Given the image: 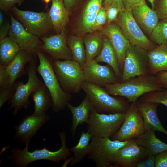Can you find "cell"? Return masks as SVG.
<instances>
[{
    "mask_svg": "<svg viewBox=\"0 0 167 167\" xmlns=\"http://www.w3.org/2000/svg\"><path fill=\"white\" fill-rule=\"evenodd\" d=\"M45 4H48L49 2L52 0H43Z\"/></svg>",
    "mask_w": 167,
    "mask_h": 167,
    "instance_id": "obj_51",
    "label": "cell"
},
{
    "mask_svg": "<svg viewBox=\"0 0 167 167\" xmlns=\"http://www.w3.org/2000/svg\"><path fill=\"white\" fill-rule=\"evenodd\" d=\"M135 139L138 144L147 150L150 155L156 156L167 151V144L156 137L154 131H146Z\"/></svg>",
    "mask_w": 167,
    "mask_h": 167,
    "instance_id": "obj_25",
    "label": "cell"
},
{
    "mask_svg": "<svg viewBox=\"0 0 167 167\" xmlns=\"http://www.w3.org/2000/svg\"><path fill=\"white\" fill-rule=\"evenodd\" d=\"M154 10L159 20L167 19V0H158Z\"/></svg>",
    "mask_w": 167,
    "mask_h": 167,
    "instance_id": "obj_39",
    "label": "cell"
},
{
    "mask_svg": "<svg viewBox=\"0 0 167 167\" xmlns=\"http://www.w3.org/2000/svg\"><path fill=\"white\" fill-rule=\"evenodd\" d=\"M144 1L145 0H123L125 10H127L130 9L133 5Z\"/></svg>",
    "mask_w": 167,
    "mask_h": 167,
    "instance_id": "obj_46",
    "label": "cell"
},
{
    "mask_svg": "<svg viewBox=\"0 0 167 167\" xmlns=\"http://www.w3.org/2000/svg\"><path fill=\"white\" fill-rule=\"evenodd\" d=\"M65 30L64 29L60 33L40 38L43 43L40 50L48 54L54 60H73L67 44Z\"/></svg>",
    "mask_w": 167,
    "mask_h": 167,
    "instance_id": "obj_16",
    "label": "cell"
},
{
    "mask_svg": "<svg viewBox=\"0 0 167 167\" xmlns=\"http://www.w3.org/2000/svg\"><path fill=\"white\" fill-rule=\"evenodd\" d=\"M39 64L36 70L42 77L52 99V108L58 112L67 107L71 99V94L65 92L62 88L54 71L52 57L45 53L38 50L36 52Z\"/></svg>",
    "mask_w": 167,
    "mask_h": 167,
    "instance_id": "obj_2",
    "label": "cell"
},
{
    "mask_svg": "<svg viewBox=\"0 0 167 167\" xmlns=\"http://www.w3.org/2000/svg\"><path fill=\"white\" fill-rule=\"evenodd\" d=\"M16 19L28 31L40 38L52 35L54 30L49 9L44 12L23 11L14 6L11 10Z\"/></svg>",
    "mask_w": 167,
    "mask_h": 167,
    "instance_id": "obj_7",
    "label": "cell"
},
{
    "mask_svg": "<svg viewBox=\"0 0 167 167\" xmlns=\"http://www.w3.org/2000/svg\"><path fill=\"white\" fill-rule=\"evenodd\" d=\"M98 12L88 13L82 15L79 28L82 33L93 32L92 28Z\"/></svg>",
    "mask_w": 167,
    "mask_h": 167,
    "instance_id": "obj_34",
    "label": "cell"
},
{
    "mask_svg": "<svg viewBox=\"0 0 167 167\" xmlns=\"http://www.w3.org/2000/svg\"><path fill=\"white\" fill-rule=\"evenodd\" d=\"M6 68V66L0 64V89L11 86Z\"/></svg>",
    "mask_w": 167,
    "mask_h": 167,
    "instance_id": "obj_40",
    "label": "cell"
},
{
    "mask_svg": "<svg viewBox=\"0 0 167 167\" xmlns=\"http://www.w3.org/2000/svg\"><path fill=\"white\" fill-rule=\"evenodd\" d=\"M35 56L27 51L20 49L12 61L6 66V70L10 76L11 85L23 75L27 74L24 69L25 65L35 60Z\"/></svg>",
    "mask_w": 167,
    "mask_h": 167,
    "instance_id": "obj_21",
    "label": "cell"
},
{
    "mask_svg": "<svg viewBox=\"0 0 167 167\" xmlns=\"http://www.w3.org/2000/svg\"><path fill=\"white\" fill-rule=\"evenodd\" d=\"M114 22L119 26L130 44L147 51L157 46L147 37L138 26L132 16L131 8L120 11Z\"/></svg>",
    "mask_w": 167,
    "mask_h": 167,
    "instance_id": "obj_9",
    "label": "cell"
},
{
    "mask_svg": "<svg viewBox=\"0 0 167 167\" xmlns=\"http://www.w3.org/2000/svg\"><path fill=\"white\" fill-rule=\"evenodd\" d=\"M150 74L167 71V44L158 45L148 51Z\"/></svg>",
    "mask_w": 167,
    "mask_h": 167,
    "instance_id": "obj_24",
    "label": "cell"
},
{
    "mask_svg": "<svg viewBox=\"0 0 167 167\" xmlns=\"http://www.w3.org/2000/svg\"><path fill=\"white\" fill-rule=\"evenodd\" d=\"M149 155L146 149L138 144L135 139H132L116 152L113 164L114 167H135Z\"/></svg>",
    "mask_w": 167,
    "mask_h": 167,
    "instance_id": "obj_14",
    "label": "cell"
},
{
    "mask_svg": "<svg viewBox=\"0 0 167 167\" xmlns=\"http://www.w3.org/2000/svg\"><path fill=\"white\" fill-rule=\"evenodd\" d=\"M36 61L35 60L29 62L27 67L28 79L26 83L18 81L15 83V91L9 101L10 106L9 108V109H14L13 115L14 116L22 108H28L30 104L28 101L29 96L44 84L36 75Z\"/></svg>",
    "mask_w": 167,
    "mask_h": 167,
    "instance_id": "obj_6",
    "label": "cell"
},
{
    "mask_svg": "<svg viewBox=\"0 0 167 167\" xmlns=\"http://www.w3.org/2000/svg\"><path fill=\"white\" fill-rule=\"evenodd\" d=\"M4 16L2 11H0V26L4 24Z\"/></svg>",
    "mask_w": 167,
    "mask_h": 167,
    "instance_id": "obj_49",
    "label": "cell"
},
{
    "mask_svg": "<svg viewBox=\"0 0 167 167\" xmlns=\"http://www.w3.org/2000/svg\"><path fill=\"white\" fill-rule=\"evenodd\" d=\"M129 140L120 141L111 140L109 137H92L87 157L94 161L97 167H113L112 164L115 153Z\"/></svg>",
    "mask_w": 167,
    "mask_h": 167,
    "instance_id": "obj_10",
    "label": "cell"
},
{
    "mask_svg": "<svg viewBox=\"0 0 167 167\" xmlns=\"http://www.w3.org/2000/svg\"><path fill=\"white\" fill-rule=\"evenodd\" d=\"M104 6L106 7V9L107 24L114 22L121 11L118 6L114 2H111Z\"/></svg>",
    "mask_w": 167,
    "mask_h": 167,
    "instance_id": "obj_36",
    "label": "cell"
},
{
    "mask_svg": "<svg viewBox=\"0 0 167 167\" xmlns=\"http://www.w3.org/2000/svg\"><path fill=\"white\" fill-rule=\"evenodd\" d=\"M82 89L94 109L98 113H125L129 106L127 100L111 96L104 88L97 84L84 81Z\"/></svg>",
    "mask_w": 167,
    "mask_h": 167,
    "instance_id": "obj_4",
    "label": "cell"
},
{
    "mask_svg": "<svg viewBox=\"0 0 167 167\" xmlns=\"http://www.w3.org/2000/svg\"><path fill=\"white\" fill-rule=\"evenodd\" d=\"M145 131L142 115L135 102H131L125 113L123 123L111 140L124 141L135 139Z\"/></svg>",
    "mask_w": 167,
    "mask_h": 167,
    "instance_id": "obj_12",
    "label": "cell"
},
{
    "mask_svg": "<svg viewBox=\"0 0 167 167\" xmlns=\"http://www.w3.org/2000/svg\"><path fill=\"white\" fill-rule=\"evenodd\" d=\"M99 30L109 38L117 54L119 68L122 73L126 49L130 43L114 22L106 24Z\"/></svg>",
    "mask_w": 167,
    "mask_h": 167,
    "instance_id": "obj_19",
    "label": "cell"
},
{
    "mask_svg": "<svg viewBox=\"0 0 167 167\" xmlns=\"http://www.w3.org/2000/svg\"><path fill=\"white\" fill-rule=\"evenodd\" d=\"M156 156L149 155L139 162L136 167H155Z\"/></svg>",
    "mask_w": 167,
    "mask_h": 167,
    "instance_id": "obj_43",
    "label": "cell"
},
{
    "mask_svg": "<svg viewBox=\"0 0 167 167\" xmlns=\"http://www.w3.org/2000/svg\"><path fill=\"white\" fill-rule=\"evenodd\" d=\"M111 2H114L118 6L121 11H125L123 6V0H104L103 5L105 6Z\"/></svg>",
    "mask_w": 167,
    "mask_h": 167,
    "instance_id": "obj_47",
    "label": "cell"
},
{
    "mask_svg": "<svg viewBox=\"0 0 167 167\" xmlns=\"http://www.w3.org/2000/svg\"><path fill=\"white\" fill-rule=\"evenodd\" d=\"M50 119V117L46 114L40 116L32 114L24 117L20 123L15 127L16 131L14 139L21 143H30V139Z\"/></svg>",
    "mask_w": 167,
    "mask_h": 167,
    "instance_id": "obj_17",
    "label": "cell"
},
{
    "mask_svg": "<svg viewBox=\"0 0 167 167\" xmlns=\"http://www.w3.org/2000/svg\"><path fill=\"white\" fill-rule=\"evenodd\" d=\"M11 24L6 23L0 26V40L6 37L9 34Z\"/></svg>",
    "mask_w": 167,
    "mask_h": 167,
    "instance_id": "obj_45",
    "label": "cell"
},
{
    "mask_svg": "<svg viewBox=\"0 0 167 167\" xmlns=\"http://www.w3.org/2000/svg\"><path fill=\"white\" fill-rule=\"evenodd\" d=\"M104 35L100 30L85 36L83 39L85 46L86 62L94 59L101 51Z\"/></svg>",
    "mask_w": 167,
    "mask_h": 167,
    "instance_id": "obj_28",
    "label": "cell"
},
{
    "mask_svg": "<svg viewBox=\"0 0 167 167\" xmlns=\"http://www.w3.org/2000/svg\"><path fill=\"white\" fill-rule=\"evenodd\" d=\"M20 50L17 44L9 36L0 40V64L8 65Z\"/></svg>",
    "mask_w": 167,
    "mask_h": 167,
    "instance_id": "obj_30",
    "label": "cell"
},
{
    "mask_svg": "<svg viewBox=\"0 0 167 167\" xmlns=\"http://www.w3.org/2000/svg\"><path fill=\"white\" fill-rule=\"evenodd\" d=\"M125 113H116L106 114L94 109L87 124L92 137H112L118 131L125 119Z\"/></svg>",
    "mask_w": 167,
    "mask_h": 167,
    "instance_id": "obj_8",
    "label": "cell"
},
{
    "mask_svg": "<svg viewBox=\"0 0 167 167\" xmlns=\"http://www.w3.org/2000/svg\"><path fill=\"white\" fill-rule=\"evenodd\" d=\"M131 9L138 26L146 36H149L159 20L155 11L150 8L145 1L133 5Z\"/></svg>",
    "mask_w": 167,
    "mask_h": 167,
    "instance_id": "obj_18",
    "label": "cell"
},
{
    "mask_svg": "<svg viewBox=\"0 0 167 167\" xmlns=\"http://www.w3.org/2000/svg\"><path fill=\"white\" fill-rule=\"evenodd\" d=\"M67 107L72 114V124L71 130L74 136L79 125L84 122L87 123L94 109L86 96L79 106L75 107L69 103Z\"/></svg>",
    "mask_w": 167,
    "mask_h": 167,
    "instance_id": "obj_22",
    "label": "cell"
},
{
    "mask_svg": "<svg viewBox=\"0 0 167 167\" xmlns=\"http://www.w3.org/2000/svg\"><path fill=\"white\" fill-rule=\"evenodd\" d=\"M95 59L98 62L107 63L113 69L121 81L122 72L119 68L117 54L110 40L105 35H104L102 50Z\"/></svg>",
    "mask_w": 167,
    "mask_h": 167,
    "instance_id": "obj_26",
    "label": "cell"
},
{
    "mask_svg": "<svg viewBox=\"0 0 167 167\" xmlns=\"http://www.w3.org/2000/svg\"><path fill=\"white\" fill-rule=\"evenodd\" d=\"M24 0H0V9L6 12L11 11L16 4L20 5Z\"/></svg>",
    "mask_w": 167,
    "mask_h": 167,
    "instance_id": "obj_41",
    "label": "cell"
},
{
    "mask_svg": "<svg viewBox=\"0 0 167 167\" xmlns=\"http://www.w3.org/2000/svg\"><path fill=\"white\" fill-rule=\"evenodd\" d=\"M66 9L70 11L75 4L76 0H63Z\"/></svg>",
    "mask_w": 167,
    "mask_h": 167,
    "instance_id": "obj_48",
    "label": "cell"
},
{
    "mask_svg": "<svg viewBox=\"0 0 167 167\" xmlns=\"http://www.w3.org/2000/svg\"><path fill=\"white\" fill-rule=\"evenodd\" d=\"M135 103L143 118L146 131H157L167 135V131L162 125L157 114V110L159 104L142 102L138 100Z\"/></svg>",
    "mask_w": 167,
    "mask_h": 167,
    "instance_id": "obj_20",
    "label": "cell"
},
{
    "mask_svg": "<svg viewBox=\"0 0 167 167\" xmlns=\"http://www.w3.org/2000/svg\"><path fill=\"white\" fill-rule=\"evenodd\" d=\"M157 82L163 88L167 90V71H162L155 75Z\"/></svg>",
    "mask_w": 167,
    "mask_h": 167,
    "instance_id": "obj_44",
    "label": "cell"
},
{
    "mask_svg": "<svg viewBox=\"0 0 167 167\" xmlns=\"http://www.w3.org/2000/svg\"><path fill=\"white\" fill-rule=\"evenodd\" d=\"M53 68L60 84L67 93L75 94L85 81L82 66L73 60H54Z\"/></svg>",
    "mask_w": 167,
    "mask_h": 167,
    "instance_id": "obj_5",
    "label": "cell"
},
{
    "mask_svg": "<svg viewBox=\"0 0 167 167\" xmlns=\"http://www.w3.org/2000/svg\"><path fill=\"white\" fill-rule=\"evenodd\" d=\"M149 38L158 45L167 44V19H160Z\"/></svg>",
    "mask_w": 167,
    "mask_h": 167,
    "instance_id": "obj_32",
    "label": "cell"
},
{
    "mask_svg": "<svg viewBox=\"0 0 167 167\" xmlns=\"http://www.w3.org/2000/svg\"><path fill=\"white\" fill-rule=\"evenodd\" d=\"M92 137V135L89 131H88L86 132L82 131L77 145L69 149L71 152L73 153V156L70 163L71 166L79 163L88 155L90 150V142Z\"/></svg>",
    "mask_w": 167,
    "mask_h": 167,
    "instance_id": "obj_29",
    "label": "cell"
},
{
    "mask_svg": "<svg viewBox=\"0 0 167 167\" xmlns=\"http://www.w3.org/2000/svg\"><path fill=\"white\" fill-rule=\"evenodd\" d=\"M148 51L130 43L127 49L120 82L150 74Z\"/></svg>",
    "mask_w": 167,
    "mask_h": 167,
    "instance_id": "obj_11",
    "label": "cell"
},
{
    "mask_svg": "<svg viewBox=\"0 0 167 167\" xmlns=\"http://www.w3.org/2000/svg\"><path fill=\"white\" fill-rule=\"evenodd\" d=\"M15 83L11 86L0 89V108L6 101L10 100L13 96L15 89Z\"/></svg>",
    "mask_w": 167,
    "mask_h": 167,
    "instance_id": "obj_38",
    "label": "cell"
},
{
    "mask_svg": "<svg viewBox=\"0 0 167 167\" xmlns=\"http://www.w3.org/2000/svg\"><path fill=\"white\" fill-rule=\"evenodd\" d=\"M49 14L54 30L57 33L61 32L69 21V11L66 8L63 0H52Z\"/></svg>",
    "mask_w": 167,
    "mask_h": 167,
    "instance_id": "obj_23",
    "label": "cell"
},
{
    "mask_svg": "<svg viewBox=\"0 0 167 167\" xmlns=\"http://www.w3.org/2000/svg\"><path fill=\"white\" fill-rule=\"evenodd\" d=\"M85 81L101 86L120 82L113 69L108 64L101 65L94 59L82 66Z\"/></svg>",
    "mask_w": 167,
    "mask_h": 167,
    "instance_id": "obj_15",
    "label": "cell"
},
{
    "mask_svg": "<svg viewBox=\"0 0 167 167\" xmlns=\"http://www.w3.org/2000/svg\"><path fill=\"white\" fill-rule=\"evenodd\" d=\"M156 167H167V151H165L156 156Z\"/></svg>",
    "mask_w": 167,
    "mask_h": 167,
    "instance_id": "obj_42",
    "label": "cell"
},
{
    "mask_svg": "<svg viewBox=\"0 0 167 167\" xmlns=\"http://www.w3.org/2000/svg\"><path fill=\"white\" fill-rule=\"evenodd\" d=\"M104 0H89L84 8L82 15L98 12L102 6Z\"/></svg>",
    "mask_w": 167,
    "mask_h": 167,
    "instance_id": "obj_37",
    "label": "cell"
},
{
    "mask_svg": "<svg viewBox=\"0 0 167 167\" xmlns=\"http://www.w3.org/2000/svg\"><path fill=\"white\" fill-rule=\"evenodd\" d=\"M67 43L73 60L79 63L82 66L86 63V52L83 39L75 36H67Z\"/></svg>",
    "mask_w": 167,
    "mask_h": 167,
    "instance_id": "obj_31",
    "label": "cell"
},
{
    "mask_svg": "<svg viewBox=\"0 0 167 167\" xmlns=\"http://www.w3.org/2000/svg\"><path fill=\"white\" fill-rule=\"evenodd\" d=\"M10 16L11 23L9 36L17 44L20 49L25 50L34 56H37L36 52L40 50L42 41L39 37L26 30L12 14Z\"/></svg>",
    "mask_w": 167,
    "mask_h": 167,
    "instance_id": "obj_13",
    "label": "cell"
},
{
    "mask_svg": "<svg viewBox=\"0 0 167 167\" xmlns=\"http://www.w3.org/2000/svg\"><path fill=\"white\" fill-rule=\"evenodd\" d=\"M106 9L102 6L98 12L92 28V32L100 29L107 24Z\"/></svg>",
    "mask_w": 167,
    "mask_h": 167,
    "instance_id": "obj_35",
    "label": "cell"
},
{
    "mask_svg": "<svg viewBox=\"0 0 167 167\" xmlns=\"http://www.w3.org/2000/svg\"><path fill=\"white\" fill-rule=\"evenodd\" d=\"M34 102L33 114L40 116L46 114V111L52 106V99L50 93L44 84L31 95Z\"/></svg>",
    "mask_w": 167,
    "mask_h": 167,
    "instance_id": "obj_27",
    "label": "cell"
},
{
    "mask_svg": "<svg viewBox=\"0 0 167 167\" xmlns=\"http://www.w3.org/2000/svg\"><path fill=\"white\" fill-rule=\"evenodd\" d=\"M151 4L152 9L154 10L155 7V0H148Z\"/></svg>",
    "mask_w": 167,
    "mask_h": 167,
    "instance_id": "obj_50",
    "label": "cell"
},
{
    "mask_svg": "<svg viewBox=\"0 0 167 167\" xmlns=\"http://www.w3.org/2000/svg\"><path fill=\"white\" fill-rule=\"evenodd\" d=\"M104 89L111 95L126 98L129 102H135L148 92L164 89L158 83L156 75L148 74L131 78L124 82L109 84Z\"/></svg>",
    "mask_w": 167,
    "mask_h": 167,
    "instance_id": "obj_1",
    "label": "cell"
},
{
    "mask_svg": "<svg viewBox=\"0 0 167 167\" xmlns=\"http://www.w3.org/2000/svg\"><path fill=\"white\" fill-rule=\"evenodd\" d=\"M139 101L163 105L167 108V90L155 91L146 93L140 96Z\"/></svg>",
    "mask_w": 167,
    "mask_h": 167,
    "instance_id": "obj_33",
    "label": "cell"
},
{
    "mask_svg": "<svg viewBox=\"0 0 167 167\" xmlns=\"http://www.w3.org/2000/svg\"><path fill=\"white\" fill-rule=\"evenodd\" d=\"M62 145L60 149L53 152L44 147L41 149H35L32 152L28 150L29 143L25 144V148L22 149L14 148L11 150V155L6 156L7 159L12 161L18 167H24L29 164L41 160H47L58 164L62 161L66 160L71 152L66 144V134L65 132L59 133Z\"/></svg>",
    "mask_w": 167,
    "mask_h": 167,
    "instance_id": "obj_3",
    "label": "cell"
}]
</instances>
